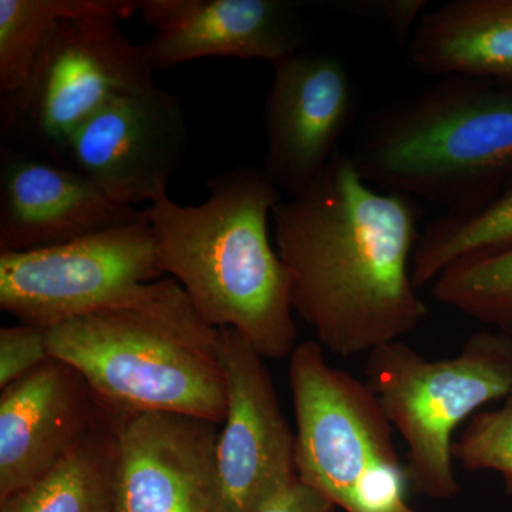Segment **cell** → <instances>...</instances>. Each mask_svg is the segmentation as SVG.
Returning <instances> with one entry per match:
<instances>
[{"instance_id": "9", "label": "cell", "mask_w": 512, "mask_h": 512, "mask_svg": "<svg viewBox=\"0 0 512 512\" xmlns=\"http://www.w3.org/2000/svg\"><path fill=\"white\" fill-rule=\"evenodd\" d=\"M188 144L181 100L153 84L111 100L84 121L67 141L63 163L110 200L136 207L167 194Z\"/></svg>"}, {"instance_id": "10", "label": "cell", "mask_w": 512, "mask_h": 512, "mask_svg": "<svg viewBox=\"0 0 512 512\" xmlns=\"http://www.w3.org/2000/svg\"><path fill=\"white\" fill-rule=\"evenodd\" d=\"M227 414L217 441L220 512H258L295 483L296 437L264 357L234 329H218Z\"/></svg>"}, {"instance_id": "21", "label": "cell", "mask_w": 512, "mask_h": 512, "mask_svg": "<svg viewBox=\"0 0 512 512\" xmlns=\"http://www.w3.org/2000/svg\"><path fill=\"white\" fill-rule=\"evenodd\" d=\"M453 458L467 471H497L512 501V392L500 409L478 412L453 444Z\"/></svg>"}, {"instance_id": "6", "label": "cell", "mask_w": 512, "mask_h": 512, "mask_svg": "<svg viewBox=\"0 0 512 512\" xmlns=\"http://www.w3.org/2000/svg\"><path fill=\"white\" fill-rule=\"evenodd\" d=\"M366 384L407 446L410 490L430 500H453L454 433L485 404L512 392V338L481 330L458 355L431 360L403 340L366 355Z\"/></svg>"}, {"instance_id": "12", "label": "cell", "mask_w": 512, "mask_h": 512, "mask_svg": "<svg viewBox=\"0 0 512 512\" xmlns=\"http://www.w3.org/2000/svg\"><path fill=\"white\" fill-rule=\"evenodd\" d=\"M218 427L184 414H127L116 512H220Z\"/></svg>"}, {"instance_id": "2", "label": "cell", "mask_w": 512, "mask_h": 512, "mask_svg": "<svg viewBox=\"0 0 512 512\" xmlns=\"http://www.w3.org/2000/svg\"><path fill=\"white\" fill-rule=\"evenodd\" d=\"M200 205L168 194L144 210L164 274L215 329H234L265 360L298 343L288 275L269 239L272 211L284 198L264 168H232L207 181Z\"/></svg>"}, {"instance_id": "3", "label": "cell", "mask_w": 512, "mask_h": 512, "mask_svg": "<svg viewBox=\"0 0 512 512\" xmlns=\"http://www.w3.org/2000/svg\"><path fill=\"white\" fill-rule=\"evenodd\" d=\"M349 154L379 190L430 202L444 214L480 210L512 184V87L441 77L373 110Z\"/></svg>"}, {"instance_id": "14", "label": "cell", "mask_w": 512, "mask_h": 512, "mask_svg": "<svg viewBox=\"0 0 512 512\" xmlns=\"http://www.w3.org/2000/svg\"><path fill=\"white\" fill-rule=\"evenodd\" d=\"M82 373L50 357L0 393V501L63 460L106 412Z\"/></svg>"}, {"instance_id": "5", "label": "cell", "mask_w": 512, "mask_h": 512, "mask_svg": "<svg viewBox=\"0 0 512 512\" xmlns=\"http://www.w3.org/2000/svg\"><path fill=\"white\" fill-rule=\"evenodd\" d=\"M288 377L299 480L345 512H417L392 423L369 386L330 365L316 340L296 346Z\"/></svg>"}, {"instance_id": "19", "label": "cell", "mask_w": 512, "mask_h": 512, "mask_svg": "<svg viewBox=\"0 0 512 512\" xmlns=\"http://www.w3.org/2000/svg\"><path fill=\"white\" fill-rule=\"evenodd\" d=\"M512 245V184L480 210L443 214L424 227L414 249L417 289L431 285L448 265L467 256L493 254Z\"/></svg>"}, {"instance_id": "13", "label": "cell", "mask_w": 512, "mask_h": 512, "mask_svg": "<svg viewBox=\"0 0 512 512\" xmlns=\"http://www.w3.org/2000/svg\"><path fill=\"white\" fill-rule=\"evenodd\" d=\"M138 12L154 29L143 45L154 72L205 57L274 66L305 45L301 3L292 0H143Z\"/></svg>"}, {"instance_id": "15", "label": "cell", "mask_w": 512, "mask_h": 512, "mask_svg": "<svg viewBox=\"0 0 512 512\" xmlns=\"http://www.w3.org/2000/svg\"><path fill=\"white\" fill-rule=\"evenodd\" d=\"M144 217V210L110 200L72 165L2 148L0 251L56 247Z\"/></svg>"}, {"instance_id": "17", "label": "cell", "mask_w": 512, "mask_h": 512, "mask_svg": "<svg viewBox=\"0 0 512 512\" xmlns=\"http://www.w3.org/2000/svg\"><path fill=\"white\" fill-rule=\"evenodd\" d=\"M127 414L107 406L52 470L0 501V512H116L120 430Z\"/></svg>"}, {"instance_id": "7", "label": "cell", "mask_w": 512, "mask_h": 512, "mask_svg": "<svg viewBox=\"0 0 512 512\" xmlns=\"http://www.w3.org/2000/svg\"><path fill=\"white\" fill-rule=\"evenodd\" d=\"M116 15L63 19L46 40L28 82L2 99L3 133L33 143L62 161L70 136L123 94L153 86L143 46L121 30Z\"/></svg>"}, {"instance_id": "18", "label": "cell", "mask_w": 512, "mask_h": 512, "mask_svg": "<svg viewBox=\"0 0 512 512\" xmlns=\"http://www.w3.org/2000/svg\"><path fill=\"white\" fill-rule=\"evenodd\" d=\"M130 0H0V94L12 96L28 82L46 40L63 19L86 15L131 18Z\"/></svg>"}, {"instance_id": "16", "label": "cell", "mask_w": 512, "mask_h": 512, "mask_svg": "<svg viewBox=\"0 0 512 512\" xmlns=\"http://www.w3.org/2000/svg\"><path fill=\"white\" fill-rule=\"evenodd\" d=\"M407 62L431 77H480L512 87V0H451L421 18Z\"/></svg>"}, {"instance_id": "4", "label": "cell", "mask_w": 512, "mask_h": 512, "mask_svg": "<svg viewBox=\"0 0 512 512\" xmlns=\"http://www.w3.org/2000/svg\"><path fill=\"white\" fill-rule=\"evenodd\" d=\"M47 345L120 412L184 414L220 426L227 414L218 329L171 276L47 330Z\"/></svg>"}, {"instance_id": "8", "label": "cell", "mask_w": 512, "mask_h": 512, "mask_svg": "<svg viewBox=\"0 0 512 512\" xmlns=\"http://www.w3.org/2000/svg\"><path fill=\"white\" fill-rule=\"evenodd\" d=\"M165 276L144 217L56 247L0 251V309L49 330Z\"/></svg>"}, {"instance_id": "22", "label": "cell", "mask_w": 512, "mask_h": 512, "mask_svg": "<svg viewBox=\"0 0 512 512\" xmlns=\"http://www.w3.org/2000/svg\"><path fill=\"white\" fill-rule=\"evenodd\" d=\"M47 330L18 323L0 329V390L28 376L50 359Z\"/></svg>"}, {"instance_id": "1", "label": "cell", "mask_w": 512, "mask_h": 512, "mask_svg": "<svg viewBox=\"0 0 512 512\" xmlns=\"http://www.w3.org/2000/svg\"><path fill=\"white\" fill-rule=\"evenodd\" d=\"M421 210L379 190L340 148L322 174L272 211L293 312L325 352L367 355L429 315L413 284Z\"/></svg>"}, {"instance_id": "24", "label": "cell", "mask_w": 512, "mask_h": 512, "mask_svg": "<svg viewBox=\"0 0 512 512\" xmlns=\"http://www.w3.org/2000/svg\"><path fill=\"white\" fill-rule=\"evenodd\" d=\"M338 508L301 480L285 488L258 512H336Z\"/></svg>"}, {"instance_id": "11", "label": "cell", "mask_w": 512, "mask_h": 512, "mask_svg": "<svg viewBox=\"0 0 512 512\" xmlns=\"http://www.w3.org/2000/svg\"><path fill=\"white\" fill-rule=\"evenodd\" d=\"M264 107V171L286 197L322 174L355 120V83L325 50H299L275 63Z\"/></svg>"}, {"instance_id": "23", "label": "cell", "mask_w": 512, "mask_h": 512, "mask_svg": "<svg viewBox=\"0 0 512 512\" xmlns=\"http://www.w3.org/2000/svg\"><path fill=\"white\" fill-rule=\"evenodd\" d=\"M332 8L383 23L400 45H409L421 18L431 9L427 0H338Z\"/></svg>"}, {"instance_id": "20", "label": "cell", "mask_w": 512, "mask_h": 512, "mask_svg": "<svg viewBox=\"0 0 512 512\" xmlns=\"http://www.w3.org/2000/svg\"><path fill=\"white\" fill-rule=\"evenodd\" d=\"M431 296L512 338V245L458 259L430 285Z\"/></svg>"}]
</instances>
